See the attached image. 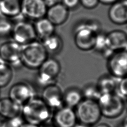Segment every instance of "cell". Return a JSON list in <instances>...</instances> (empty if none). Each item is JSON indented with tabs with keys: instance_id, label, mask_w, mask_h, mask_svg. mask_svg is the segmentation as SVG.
<instances>
[{
	"instance_id": "1",
	"label": "cell",
	"mask_w": 127,
	"mask_h": 127,
	"mask_svg": "<svg viewBox=\"0 0 127 127\" xmlns=\"http://www.w3.org/2000/svg\"><path fill=\"white\" fill-rule=\"evenodd\" d=\"M101 26L96 20H90L80 23L76 26L73 36L75 46L82 51L94 49L97 34Z\"/></svg>"
},
{
	"instance_id": "2",
	"label": "cell",
	"mask_w": 127,
	"mask_h": 127,
	"mask_svg": "<svg viewBox=\"0 0 127 127\" xmlns=\"http://www.w3.org/2000/svg\"><path fill=\"white\" fill-rule=\"evenodd\" d=\"M21 113L26 122L38 126L50 120L52 116L51 109L36 96L22 106Z\"/></svg>"
},
{
	"instance_id": "3",
	"label": "cell",
	"mask_w": 127,
	"mask_h": 127,
	"mask_svg": "<svg viewBox=\"0 0 127 127\" xmlns=\"http://www.w3.org/2000/svg\"><path fill=\"white\" fill-rule=\"evenodd\" d=\"M48 55L41 41L35 40L21 45V63L28 69H37L48 58Z\"/></svg>"
},
{
	"instance_id": "4",
	"label": "cell",
	"mask_w": 127,
	"mask_h": 127,
	"mask_svg": "<svg viewBox=\"0 0 127 127\" xmlns=\"http://www.w3.org/2000/svg\"><path fill=\"white\" fill-rule=\"evenodd\" d=\"M97 102L102 116L113 119L120 117L125 110V101L116 92L102 94Z\"/></svg>"
},
{
	"instance_id": "5",
	"label": "cell",
	"mask_w": 127,
	"mask_h": 127,
	"mask_svg": "<svg viewBox=\"0 0 127 127\" xmlns=\"http://www.w3.org/2000/svg\"><path fill=\"white\" fill-rule=\"evenodd\" d=\"M75 108L77 121L89 127L96 124L102 117L97 101L83 98Z\"/></svg>"
},
{
	"instance_id": "6",
	"label": "cell",
	"mask_w": 127,
	"mask_h": 127,
	"mask_svg": "<svg viewBox=\"0 0 127 127\" xmlns=\"http://www.w3.org/2000/svg\"><path fill=\"white\" fill-rule=\"evenodd\" d=\"M37 70V81L44 87L54 83L61 72V66L57 59L48 57Z\"/></svg>"
},
{
	"instance_id": "7",
	"label": "cell",
	"mask_w": 127,
	"mask_h": 127,
	"mask_svg": "<svg viewBox=\"0 0 127 127\" xmlns=\"http://www.w3.org/2000/svg\"><path fill=\"white\" fill-rule=\"evenodd\" d=\"M10 37L12 40L20 45L36 40L33 24L27 20H20L14 23Z\"/></svg>"
},
{
	"instance_id": "8",
	"label": "cell",
	"mask_w": 127,
	"mask_h": 127,
	"mask_svg": "<svg viewBox=\"0 0 127 127\" xmlns=\"http://www.w3.org/2000/svg\"><path fill=\"white\" fill-rule=\"evenodd\" d=\"M107 68L109 74L116 79L127 76V51L114 52L107 58Z\"/></svg>"
},
{
	"instance_id": "9",
	"label": "cell",
	"mask_w": 127,
	"mask_h": 127,
	"mask_svg": "<svg viewBox=\"0 0 127 127\" xmlns=\"http://www.w3.org/2000/svg\"><path fill=\"white\" fill-rule=\"evenodd\" d=\"M21 45L13 40L3 42L0 45V60L9 64L12 68L23 66L21 61Z\"/></svg>"
},
{
	"instance_id": "10",
	"label": "cell",
	"mask_w": 127,
	"mask_h": 127,
	"mask_svg": "<svg viewBox=\"0 0 127 127\" xmlns=\"http://www.w3.org/2000/svg\"><path fill=\"white\" fill-rule=\"evenodd\" d=\"M20 9L23 17L35 21L46 16L48 8L44 0H21Z\"/></svg>"
},
{
	"instance_id": "11",
	"label": "cell",
	"mask_w": 127,
	"mask_h": 127,
	"mask_svg": "<svg viewBox=\"0 0 127 127\" xmlns=\"http://www.w3.org/2000/svg\"><path fill=\"white\" fill-rule=\"evenodd\" d=\"M34 97L35 93L33 87L28 83L24 81L13 84L8 92V97L21 106Z\"/></svg>"
},
{
	"instance_id": "12",
	"label": "cell",
	"mask_w": 127,
	"mask_h": 127,
	"mask_svg": "<svg viewBox=\"0 0 127 127\" xmlns=\"http://www.w3.org/2000/svg\"><path fill=\"white\" fill-rule=\"evenodd\" d=\"M41 99L51 109L56 110L63 105V92L55 83H51L43 87Z\"/></svg>"
},
{
	"instance_id": "13",
	"label": "cell",
	"mask_w": 127,
	"mask_h": 127,
	"mask_svg": "<svg viewBox=\"0 0 127 127\" xmlns=\"http://www.w3.org/2000/svg\"><path fill=\"white\" fill-rule=\"evenodd\" d=\"M51 121L57 127H73L77 121L74 109L65 106L55 110Z\"/></svg>"
},
{
	"instance_id": "14",
	"label": "cell",
	"mask_w": 127,
	"mask_h": 127,
	"mask_svg": "<svg viewBox=\"0 0 127 127\" xmlns=\"http://www.w3.org/2000/svg\"><path fill=\"white\" fill-rule=\"evenodd\" d=\"M108 16L114 24H127V0H118L111 4L108 11Z\"/></svg>"
},
{
	"instance_id": "15",
	"label": "cell",
	"mask_w": 127,
	"mask_h": 127,
	"mask_svg": "<svg viewBox=\"0 0 127 127\" xmlns=\"http://www.w3.org/2000/svg\"><path fill=\"white\" fill-rule=\"evenodd\" d=\"M107 46L113 52L125 50L127 47V33L120 29L112 30L106 35Z\"/></svg>"
},
{
	"instance_id": "16",
	"label": "cell",
	"mask_w": 127,
	"mask_h": 127,
	"mask_svg": "<svg viewBox=\"0 0 127 127\" xmlns=\"http://www.w3.org/2000/svg\"><path fill=\"white\" fill-rule=\"evenodd\" d=\"M68 15L69 10L61 2H58L48 8L45 17L56 26L64 24Z\"/></svg>"
},
{
	"instance_id": "17",
	"label": "cell",
	"mask_w": 127,
	"mask_h": 127,
	"mask_svg": "<svg viewBox=\"0 0 127 127\" xmlns=\"http://www.w3.org/2000/svg\"><path fill=\"white\" fill-rule=\"evenodd\" d=\"M21 0H0V16L12 19L21 15Z\"/></svg>"
},
{
	"instance_id": "18",
	"label": "cell",
	"mask_w": 127,
	"mask_h": 127,
	"mask_svg": "<svg viewBox=\"0 0 127 127\" xmlns=\"http://www.w3.org/2000/svg\"><path fill=\"white\" fill-rule=\"evenodd\" d=\"M22 106L17 104L9 97L0 99V116L5 119H11L19 116Z\"/></svg>"
},
{
	"instance_id": "19",
	"label": "cell",
	"mask_w": 127,
	"mask_h": 127,
	"mask_svg": "<svg viewBox=\"0 0 127 127\" xmlns=\"http://www.w3.org/2000/svg\"><path fill=\"white\" fill-rule=\"evenodd\" d=\"M33 25L37 37L41 40L55 33V26L46 17L35 21Z\"/></svg>"
},
{
	"instance_id": "20",
	"label": "cell",
	"mask_w": 127,
	"mask_h": 127,
	"mask_svg": "<svg viewBox=\"0 0 127 127\" xmlns=\"http://www.w3.org/2000/svg\"><path fill=\"white\" fill-rule=\"evenodd\" d=\"M83 99L81 90L76 87L68 88L63 92V105L66 107L74 109Z\"/></svg>"
},
{
	"instance_id": "21",
	"label": "cell",
	"mask_w": 127,
	"mask_h": 127,
	"mask_svg": "<svg viewBox=\"0 0 127 127\" xmlns=\"http://www.w3.org/2000/svg\"><path fill=\"white\" fill-rule=\"evenodd\" d=\"M41 42L48 54H57L61 51L63 47L62 38L55 33L41 40Z\"/></svg>"
},
{
	"instance_id": "22",
	"label": "cell",
	"mask_w": 127,
	"mask_h": 127,
	"mask_svg": "<svg viewBox=\"0 0 127 127\" xmlns=\"http://www.w3.org/2000/svg\"><path fill=\"white\" fill-rule=\"evenodd\" d=\"M116 79L110 74L104 75L99 78L96 84L101 94L115 92L118 83Z\"/></svg>"
},
{
	"instance_id": "23",
	"label": "cell",
	"mask_w": 127,
	"mask_h": 127,
	"mask_svg": "<svg viewBox=\"0 0 127 127\" xmlns=\"http://www.w3.org/2000/svg\"><path fill=\"white\" fill-rule=\"evenodd\" d=\"M13 75L12 67L8 64L0 62V88L7 86L11 81Z\"/></svg>"
},
{
	"instance_id": "24",
	"label": "cell",
	"mask_w": 127,
	"mask_h": 127,
	"mask_svg": "<svg viewBox=\"0 0 127 127\" xmlns=\"http://www.w3.org/2000/svg\"><path fill=\"white\" fill-rule=\"evenodd\" d=\"M83 98L98 101L101 93L96 84L90 83L85 85L81 90Z\"/></svg>"
},
{
	"instance_id": "25",
	"label": "cell",
	"mask_w": 127,
	"mask_h": 127,
	"mask_svg": "<svg viewBox=\"0 0 127 127\" xmlns=\"http://www.w3.org/2000/svg\"><path fill=\"white\" fill-rule=\"evenodd\" d=\"M13 24L10 19L0 16V39L10 37Z\"/></svg>"
},
{
	"instance_id": "26",
	"label": "cell",
	"mask_w": 127,
	"mask_h": 127,
	"mask_svg": "<svg viewBox=\"0 0 127 127\" xmlns=\"http://www.w3.org/2000/svg\"><path fill=\"white\" fill-rule=\"evenodd\" d=\"M106 35V33H102L101 31L97 34L93 49L95 51L101 52L102 54L109 49L107 46Z\"/></svg>"
},
{
	"instance_id": "27",
	"label": "cell",
	"mask_w": 127,
	"mask_h": 127,
	"mask_svg": "<svg viewBox=\"0 0 127 127\" xmlns=\"http://www.w3.org/2000/svg\"><path fill=\"white\" fill-rule=\"evenodd\" d=\"M23 123L22 119L19 116L11 119H5V120L0 123V127H20Z\"/></svg>"
},
{
	"instance_id": "28",
	"label": "cell",
	"mask_w": 127,
	"mask_h": 127,
	"mask_svg": "<svg viewBox=\"0 0 127 127\" xmlns=\"http://www.w3.org/2000/svg\"><path fill=\"white\" fill-rule=\"evenodd\" d=\"M119 80L117 87L118 93H117L122 97H127V76Z\"/></svg>"
},
{
	"instance_id": "29",
	"label": "cell",
	"mask_w": 127,
	"mask_h": 127,
	"mask_svg": "<svg viewBox=\"0 0 127 127\" xmlns=\"http://www.w3.org/2000/svg\"><path fill=\"white\" fill-rule=\"evenodd\" d=\"M80 4L85 8L92 9L95 8L98 4V0H79Z\"/></svg>"
},
{
	"instance_id": "30",
	"label": "cell",
	"mask_w": 127,
	"mask_h": 127,
	"mask_svg": "<svg viewBox=\"0 0 127 127\" xmlns=\"http://www.w3.org/2000/svg\"><path fill=\"white\" fill-rule=\"evenodd\" d=\"M61 3L68 10L75 8L80 3L79 0H61Z\"/></svg>"
},
{
	"instance_id": "31",
	"label": "cell",
	"mask_w": 127,
	"mask_h": 127,
	"mask_svg": "<svg viewBox=\"0 0 127 127\" xmlns=\"http://www.w3.org/2000/svg\"><path fill=\"white\" fill-rule=\"evenodd\" d=\"M47 8H49L59 2V0H44Z\"/></svg>"
},
{
	"instance_id": "32",
	"label": "cell",
	"mask_w": 127,
	"mask_h": 127,
	"mask_svg": "<svg viewBox=\"0 0 127 127\" xmlns=\"http://www.w3.org/2000/svg\"><path fill=\"white\" fill-rule=\"evenodd\" d=\"M39 127H57L54 124V123L52 122V121L50 122V120L40 125Z\"/></svg>"
},
{
	"instance_id": "33",
	"label": "cell",
	"mask_w": 127,
	"mask_h": 127,
	"mask_svg": "<svg viewBox=\"0 0 127 127\" xmlns=\"http://www.w3.org/2000/svg\"><path fill=\"white\" fill-rule=\"evenodd\" d=\"M99 2H100L104 4L111 5L118 1V0H98Z\"/></svg>"
},
{
	"instance_id": "34",
	"label": "cell",
	"mask_w": 127,
	"mask_h": 127,
	"mask_svg": "<svg viewBox=\"0 0 127 127\" xmlns=\"http://www.w3.org/2000/svg\"><path fill=\"white\" fill-rule=\"evenodd\" d=\"M20 127H39L38 125L26 122V123H23Z\"/></svg>"
},
{
	"instance_id": "35",
	"label": "cell",
	"mask_w": 127,
	"mask_h": 127,
	"mask_svg": "<svg viewBox=\"0 0 127 127\" xmlns=\"http://www.w3.org/2000/svg\"><path fill=\"white\" fill-rule=\"evenodd\" d=\"M95 127H111L109 125L106 123H100L97 125Z\"/></svg>"
},
{
	"instance_id": "36",
	"label": "cell",
	"mask_w": 127,
	"mask_h": 127,
	"mask_svg": "<svg viewBox=\"0 0 127 127\" xmlns=\"http://www.w3.org/2000/svg\"><path fill=\"white\" fill-rule=\"evenodd\" d=\"M121 124L124 127H127V116L125 117V118L123 119Z\"/></svg>"
},
{
	"instance_id": "37",
	"label": "cell",
	"mask_w": 127,
	"mask_h": 127,
	"mask_svg": "<svg viewBox=\"0 0 127 127\" xmlns=\"http://www.w3.org/2000/svg\"><path fill=\"white\" fill-rule=\"evenodd\" d=\"M73 127H90L79 123V124H77L76 123V125Z\"/></svg>"
},
{
	"instance_id": "38",
	"label": "cell",
	"mask_w": 127,
	"mask_h": 127,
	"mask_svg": "<svg viewBox=\"0 0 127 127\" xmlns=\"http://www.w3.org/2000/svg\"><path fill=\"white\" fill-rule=\"evenodd\" d=\"M125 109L126 110V111L127 112V99L126 102H125Z\"/></svg>"
},
{
	"instance_id": "39",
	"label": "cell",
	"mask_w": 127,
	"mask_h": 127,
	"mask_svg": "<svg viewBox=\"0 0 127 127\" xmlns=\"http://www.w3.org/2000/svg\"><path fill=\"white\" fill-rule=\"evenodd\" d=\"M117 127H124L121 124H119V125H118V126H117Z\"/></svg>"
},
{
	"instance_id": "40",
	"label": "cell",
	"mask_w": 127,
	"mask_h": 127,
	"mask_svg": "<svg viewBox=\"0 0 127 127\" xmlns=\"http://www.w3.org/2000/svg\"></svg>"
}]
</instances>
